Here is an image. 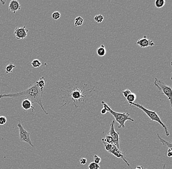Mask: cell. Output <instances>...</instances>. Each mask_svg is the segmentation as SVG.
Here are the masks:
<instances>
[{
  "label": "cell",
  "instance_id": "6da1fadb",
  "mask_svg": "<svg viewBox=\"0 0 172 169\" xmlns=\"http://www.w3.org/2000/svg\"><path fill=\"white\" fill-rule=\"evenodd\" d=\"M64 103L63 106L70 105L71 109L76 111L90 109L96 99V90L95 85L91 86L85 82H79V79L73 83L61 88Z\"/></svg>",
  "mask_w": 172,
  "mask_h": 169
},
{
  "label": "cell",
  "instance_id": "7a4b0ae2",
  "mask_svg": "<svg viewBox=\"0 0 172 169\" xmlns=\"http://www.w3.org/2000/svg\"><path fill=\"white\" fill-rule=\"evenodd\" d=\"M44 89L40 88L37 86L35 82L29 85V88L24 91L15 93L3 94L0 95V98L10 97L19 100H29L33 103H37L47 115H49L45 110L42 103V97Z\"/></svg>",
  "mask_w": 172,
  "mask_h": 169
},
{
  "label": "cell",
  "instance_id": "3957f363",
  "mask_svg": "<svg viewBox=\"0 0 172 169\" xmlns=\"http://www.w3.org/2000/svg\"><path fill=\"white\" fill-rule=\"evenodd\" d=\"M101 103L103 106L104 108L106 109L108 112H110V113H111L114 117L116 121H117L119 123V128H124L125 127V123L126 121H130L132 122H134V120L130 117V115L129 113H121L115 112L104 101H101Z\"/></svg>",
  "mask_w": 172,
  "mask_h": 169
},
{
  "label": "cell",
  "instance_id": "277c9868",
  "mask_svg": "<svg viewBox=\"0 0 172 169\" xmlns=\"http://www.w3.org/2000/svg\"><path fill=\"white\" fill-rule=\"evenodd\" d=\"M128 103H129L130 105H133V106L138 107V108L140 109L141 110L143 111V112H144L148 116V117L152 121L159 123L162 126L163 129H164L165 134L166 136L168 137L170 135L169 132L168 131L167 128L165 125L162 122V121L160 119V117L159 116V115L157 114V112H155V111H153L149 110L145 108L142 105H140V104H138V103H136L134 102Z\"/></svg>",
  "mask_w": 172,
  "mask_h": 169
},
{
  "label": "cell",
  "instance_id": "5b68a950",
  "mask_svg": "<svg viewBox=\"0 0 172 169\" xmlns=\"http://www.w3.org/2000/svg\"><path fill=\"white\" fill-rule=\"evenodd\" d=\"M154 84L158 89L160 94L164 95L167 97L170 103V106L172 109V90L171 87L165 84L163 82L158 79L157 77L154 78Z\"/></svg>",
  "mask_w": 172,
  "mask_h": 169
},
{
  "label": "cell",
  "instance_id": "8992f818",
  "mask_svg": "<svg viewBox=\"0 0 172 169\" xmlns=\"http://www.w3.org/2000/svg\"><path fill=\"white\" fill-rule=\"evenodd\" d=\"M19 132V141L21 142H24L29 144L32 147H34L30 139V133L25 130L21 123H17Z\"/></svg>",
  "mask_w": 172,
  "mask_h": 169
},
{
  "label": "cell",
  "instance_id": "52a82bcc",
  "mask_svg": "<svg viewBox=\"0 0 172 169\" xmlns=\"http://www.w3.org/2000/svg\"><path fill=\"white\" fill-rule=\"evenodd\" d=\"M114 124H115V121H112L110 124V130L108 132V135L112 137L113 145H115L118 149L120 150V139L119 137V133L117 132L114 130Z\"/></svg>",
  "mask_w": 172,
  "mask_h": 169
},
{
  "label": "cell",
  "instance_id": "ba28073f",
  "mask_svg": "<svg viewBox=\"0 0 172 169\" xmlns=\"http://www.w3.org/2000/svg\"><path fill=\"white\" fill-rule=\"evenodd\" d=\"M108 152L110 153V154H112L113 156L115 157H117L118 158H120V159H122V160H123L124 162L127 164V165H128L129 167H131L130 166V164L128 163V162L127 161L126 158L125 157V152H122L121 151V150L119 149L116 147L115 145H113L112 146V149L110 151Z\"/></svg>",
  "mask_w": 172,
  "mask_h": 169
},
{
  "label": "cell",
  "instance_id": "9c48e42d",
  "mask_svg": "<svg viewBox=\"0 0 172 169\" xmlns=\"http://www.w3.org/2000/svg\"><path fill=\"white\" fill-rule=\"evenodd\" d=\"M28 32L29 30L25 26H23L20 27H16L15 29L14 34L16 39L18 40H23L27 38Z\"/></svg>",
  "mask_w": 172,
  "mask_h": 169
},
{
  "label": "cell",
  "instance_id": "30bf717a",
  "mask_svg": "<svg viewBox=\"0 0 172 169\" xmlns=\"http://www.w3.org/2000/svg\"><path fill=\"white\" fill-rule=\"evenodd\" d=\"M136 44L138 45L141 48H146L149 47H154L155 45L153 41L147 39L146 36H144L143 38L138 39L137 41Z\"/></svg>",
  "mask_w": 172,
  "mask_h": 169
},
{
  "label": "cell",
  "instance_id": "8fae6325",
  "mask_svg": "<svg viewBox=\"0 0 172 169\" xmlns=\"http://www.w3.org/2000/svg\"><path fill=\"white\" fill-rule=\"evenodd\" d=\"M21 8V6L20 2L17 0H12L9 2L8 9L9 11L15 13L16 11H18Z\"/></svg>",
  "mask_w": 172,
  "mask_h": 169
},
{
  "label": "cell",
  "instance_id": "7c38bea8",
  "mask_svg": "<svg viewBox=\"0 0 172 169\" xmlns=\"http://www.w3.org/2000/svg\"><path fill=\"white\" fill-rule=\"evenodd\" d=\"M22 108L24 110H29L32 109V111L33 112L35 108L32 105V103L31 101L29 100H23L22 102Z\"/></svg>",
  "mask_w": 172,
  "mask_h": 169
},
{
  "label": "cell",
  "instance_id": "4fadbf2b",
  "mask_svg": "<svg viewBox=\"0 0 172 169\" xmlns=\"http://www.w3.org/2000/svg\"><path fill=\"white\" fill-rule=\"evenodd\" d=\"M96 53L98 56L99 57H103L106 54V50L105 47L103 44H101L99 47L97 48Z\"/></svg>",
  "mask_w": 172,
  "mask_h": 169
},
{
  "label": "cell",
  "instance_id": "5bb4252c",
  "mask_svg": "<svg viewBox=\"0 0 172 169\" xmlns=\"http://www.w3.org/2000/svg\"><path fill=\"white\" fill-rule=\"evenodd\" d=\"M35 83L37 86L39 87L40 88L44 89V86H45L46 83V79L44 78V77H42L40 78L39 81L36 82Z\"/></svg>",
  "mask_w": 172,
  "mask_h": 169
},
{
  "label": "cell",
  "instance_id": "9a60e30c",
  "mask_svg": "<svg viewBox=\"0 0 172 169\" xmlns=\"http://www.w3.org/2000/svg\"><path fill=\"white\" fill-rule=\"evenodd\" d=\"M157 135L158 136V138L159 139V141L162 143L163 145H164L166 147L168 148V149H172V142H167L164 139H162L161 137H160L159 134H157Z\"/></svg>",
  "mask_w": 172,
  "mask_h": 169
},
{
  "label": "cell",
  "instance_id": "2e32d148",
  "mask_svg": "<svg viewBox=\"0 0 172 169\" xmlns=\"http://www.w3.org/2000/svg\"><path fill=\"white\" fill-rule=\"evenodd\" d=\"M165 0H156L154 2L155 7L158 8H161L165 5Z\"/></svg>",
  "mask_w": 172,
  "mask_h": 169
},
{
  "label": "cell",
  "instance_id": "e0dca14e",
  "mask_svg": "<svg viewBox=\"0 0 172 169\" xmlns=\"http://www.w3.org/2000/svg\"><path fill=\"white\" fill-rule=\"evenodd\" d=\"M84 20L80 16L76 17L75 20V25L76 27H80L83 24Z\"/></svg>",
  "mask_w": 172,
  "mask_h": 169
},
{
  "label": "cell",
  "instance_id": "ac0fdd59",
  "mask_svg": "<svg viewBox=\"0 0 172 169\" xmlns=\"http://www.w3.org/2000/svg\"><path fill=\"white\" fill-rule=\"evenodd\" d=\"M102 142L103 143H110L113 144V140H112V137L109 135L106 136L104 138H102Z\"/></svg>",
  "mask_w": 172,
  "mask_h": 169
},
{
  "label": "cell",
  "instance_id": "d6986e66",
  "mask_svg": "<svg viewBox=\"0 0 172 169\" xmlns=\"http://www.w3.org/2000/svg\"><path fill=\"white\" fill-rule=\"evenodd\" d=\"M126 98L128 102H134L137 98V96L134 93H131Z\"/></svg>",
  "mask_w": 172,
  "mask_h": 169
},
{
  "label": "cell",
  "instance_id": "ffe728a7",
  "mask_svg": "<svg viewBox=\"0 0 172 169\" xmlns=\"http://www.w3.org/2000/svg\"><path fill=\"white\" fill-rule=\"evenodd\" d=\"M33 68H39L42 65V63L38 59H35L32 61L31 63Z\"/></svg>",
  "mask_w": 172,
  "mask_h": 169
},
{
  "label": "cell",
  "instance_id": "44dd1931",
  "mask_svg": "<svg viewBox=\"0 0 172 169\" xmlns=\"http://www.w3.org/2000/svg\"><path fill=\"white\" fill-rule=\"evenodd\" d=\"M15 67V65H14L13 63H10L9 64H8L7 65V67H6V72L7 74H8V73H11L13 71V69Z\"/></svg>",
  "mask_w": 172,
  "mask_h": 169
},
{
  "label": "cell",
  "instance_id": "7402d4cb",
  "mask_svg": "<svg viewBox=\"0 0 172 169\" xmlns=\"http://www.w3.org/2000/svg\"><path fill=\"white\" fill-rule=\"evenodd\" d=\"M94 20H95L96 22H97L98 23H101L103 21V16L101 14L96 15V16L94 17Z\"/></svg>",
  "mask_w": 172,
  "mask_h": 169
},
{
  "label": "cell",
  "instance_id": "603a6c76",
  "mask_svg": "<svg viewBox=\"0 0 172 169\" xmlns=\"http://www.w3.org/2000/svg\"><path fill=\"white\" fill-rule=\"evenodd\" d=\"M100 167V165L94 162L91 163L88 165L89 169H99Z\"/></svg>",
  "mask_w": 172,
  "mask_h": 169
},
{
  "label": "cell",
  "instance_id": "cb8c5ba5",
  "mask_svg": "<svg viewBox=\"0 0 172 169\" xmlns=\"http://www.w3.org/2000/svg\"><path fill=\"white\" fill-rule=\"evenodd\" d=\"M52 18L55 20H58L61 17V14L58 11H55L52 14Z\"/></svg>",
  "mask_w": 172,
  "mask_h": 169
},
{
  "label": "cell",
  "instance_id": "d4e9b609",
  "mask_svg": "<svg viewBox=\"0 0 172 169\" xmlns=\"http://www.w3.org/2000/svg\"><path fill=\"white\" fill-rule=\"evenodd\" d=\"M103 145L104 146L105 149L107 151V152L110 151L112 149V146H113V144H112L104 143H103Z\"/></svg>",
  "mask_w": 172,
  "mask_h": 169
},
{
  "label": "cell",
  "instance_id": "484cf974",
  "mask_svg": "<svg viewBox=\"0 0 172 169\" xmlns=\"http://www.w3.org/2000/svg\"><path fill=\"white\" fill-rule=\"evenodd\" d=\"M122 94H123V95L124 96L125 98H126L128 96L131 94L132 92H131V90L128 89H127L124 90L122 91L121 92Z\"/></svg>",
  "mask_w": 172,
  "mask_h": 169
},
{
  "label": "cell",
  "instance_id": "4316f807",
  "mask_svg": "<svg viewBox=\"0 0 172 169\" xmlns=\"http://www.w3.org/2000/svg\"><path fill=\"white\" fill-rule=\"evenodd\" d=\"M93 159H94V162L98 164H99L101 162V158L99 157V156H97L95 155L93 156Z\"/></svg>",
  "mask_w": 172,
  "mask_h": 169
},
{
  "label": "cell",
  "instance_id": "83f0119b",
  "mask_svg": "<svg viewBox=\"0 0 172 169\" xmlns=\"http://www.w3.org/2000/svg\"><path fill=\"white\" fill-rule=\"evenodd\" d=\"M7 122V119L5 117H0V125H4Z\"/></svg>",
  "mask_w": 172,
  "mask_h": 169
},
{
  "label": "cell",
  "instance_id": "f1b7e54d",
  "mask_svg": "<svg viewBox=\"0 0 172 169\" xmlns=\"http://www.w3.org/2000/svg\"><path fill=\"white\" fill-rule=\"evenodd\" d=\"M87 159L85 158H82L80 159V162L81 165H85L87 163Z\"/></svg>",
  "mask_w": 172,
  "mask_h": 169
},
{
  "label": "cell",
  "instance_id": "f546056e",
  "mask_svg": "<svg viewBox=\"0 0 172 169\" xmlns=\"http://www.w3.org/2000/svg\"><path fill=\"white\" fill-rule=\"evenodd\" d=\"M168 157H172V149H168L167 152Z\"/></svg>",
  "mask_w": 172,
  "mask_h": 169
},
{
  "label": "cell",
  "instance_id": "4dcf8cb0",
  "mask_svg": "<svg viewBox=\"0 0 172 169\" xmlns=\"http://www.w3.org/2000/svg\"><path fill=\"white\" fill-rule=\"evenodd\" d=\"M100 112H101V114H102V115H105V114L108 112V111H107L106 109L103 108L101 110Z\"/></svg>",
  "mask_w": 172,
  "mask_h": 169
},
{
  "label": "cell",
  "instance_id": "1f68e13d",
  "mask_svg": "<svg viewBox=\"0 0 172 169\" xmlns=\"http://www.w3.org/2000/svg\"><path fill=\"white\" fill-rule=\"evenodd\" d=\"M135 169H144V168H143V166H137V168H136Z\"/></svg>",
  "mask_w": 172,
  "mask_h": 169
},
{
  "label": "cell",
  "instance_id": "d6a6232c",
  "mask_svg": "<svg viewBox=\"0 0 172 169\" xmlns=\"http://www.w3.org/2000/svg\"><path fill=\"white\" fill-rule=\"evenodd\" d=\"M162 169H165V165H163V168H162Z\"/></svg>",
  "mask_w": 172,
  "mask_h": 169
}]
</instances>
